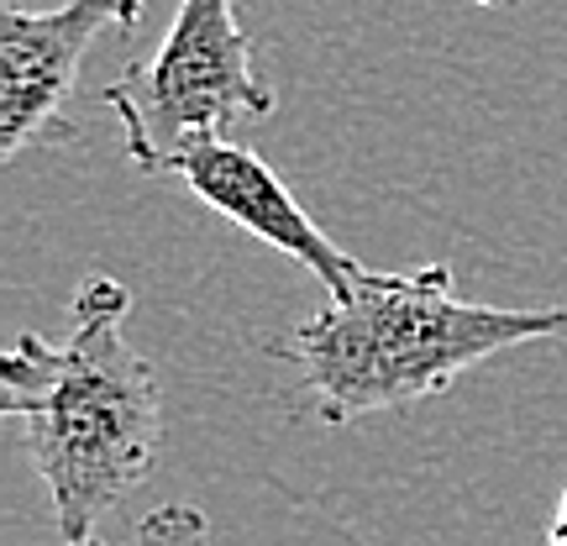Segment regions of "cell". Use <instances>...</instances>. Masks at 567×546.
<instances>
[{"instance_id": "cell-1", "label": "cell", "mask_w": 567, "mask_h": 546, "mask_svg": "<svg viewBox=\"0 0 567 546\" xmlns=\"http://www.w3.org/2000/svg\"><path fill=\"white\" fill-rule=\"evenodd\" d=\"M126 284L84 279L63 342L17 331L0 358V410L27 436L63 546L90 542L158 463L163 389L153 363L126 342Z\"/></svg>"}, {"instance_id": "cell-2", "label": "cell", "mask_w": 567, "mask_h": 546, "mask_svg": "<svg viewBox=\"0 0 567 546\" xmlns=\"http://www.w3.org/2000/svg\"><path fill=\"white\" fill-rule=\"evenodd\" d=\"M567 337V305L505 310L457 295L452 268L415 274L368 268L347 295H331L321 316L274 347V358L300 373V410L321 425H352L363 415L405 410L442 394L467 368L505 347Z\"/></svg>"}, {"instance_id": "cell-3", "label": "cell", "mask_w": 567, "mask_h": 546, "mask_svg": "<svg viewBox=\"0 0 567 546\" xmlns=\"http://www.w3.org/2000/svg\"><path fill=\"white\" fill-rule=\"evenodd\" d=\"M101 101L122 122L126 158L142 174H163L189 142L231 137V126L279 105L231 0H179L163 48L105 84Z\"/></svg>"}, {"instance_id": "cell-4", "label": "cell", "mask_w": 567, "mask_h": 546, "mask_svg": "<svg viewBox=\"0 0 567 546\" xmlns=\"http://www.w3.org/2000/svg\"><path fill=\"white\" fill-rule=\"evenodd\" d=\"M142 0H63L53 11L0 6V163L21 147H63L74 122L63 101L74 95L84 53L105 32H137Z\"/></svg>"}, {"instance_id": "cell-5", "label": "cell", "mask_w": 567, "mask_h": 546, "mask_svg": "<svg viewBox=\"0 0 567 546\" xmlns=\"http://www.w3.org/2000/svg\"><path fill=\"white\" fill-rule=\"evenodd\" d=\"M163 174L184 179L231 226H243V231H252V237L268 243L274 253H284V258H295L300 268H310V274L321 279L326 295H347V289L368 274L352 253H342L321 226L310 222V210L289 195V184L268 168L264 153H252L243 142H231V137L189 142L179 158H168Z\"/></svg>"}, {"instance_id": "cell-6", "label": "cell", "mask_w": 567, "mask_h": 546, "mask_svg": "<svg viewBox=\"0 0 567 546\" xmlns=\"http://www.w3.org/2000/svg\"><path fill=\"white\" fill-rule=\"evenodd\" d=\"M74 546H111V542L90 536V542H74ZM132 546H210V526H205V515L195 505H158L153 515L137 521Z\"/></svg>"}, {"instance_id": "cell-7", "label": "cell", "mask_w": 567, "mask_h": 546, "mask_svg": "<svg viewBox=\"0 0 567 546\" xmlns=\"http://www.w3.org/2000/svg\"><path fill=\"white\" fill-rule=\"evenodd\" d=\"M473 6H505V0H473Z\"/></svg>"}]
</instances>
